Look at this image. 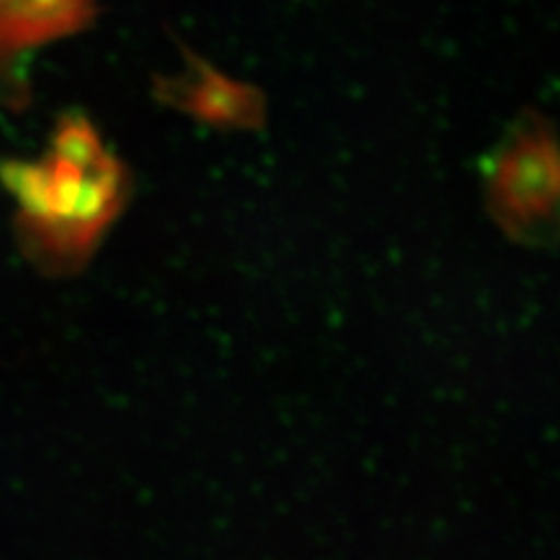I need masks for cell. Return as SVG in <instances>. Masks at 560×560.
<instances>
[{"label": "cell", "instance_id": "6da1fadb", "mask_svg": "<svg viewBox=\"0 0 560 560\" xmlns=\"http://www.w3.org/2000/svg\"><path fill=\"white\" fill-rule=\"evenodd\" d=\"M24 250L51 273L75 271L125 208L127 168L80 115L61 119L33 162L3 166Z\"/></svg>", "mask_w": 560, "mask_h": 560}, {"label": "cell", "instance_id": "7a4b0ae2", "mask_svg": "<svg viewBox=\"0 0 560 560\" xmlns=\"http://www.w3.org/2000/svg\"><path fill=\"white\" fill-rule=\"evenodd\" d=\"M483 191L490 218L521 245L560 243V136L537 113H521L486 154Z\"/></svg>", "mask_w": 560, "mask_h": 560}, {"label": "cell", "instance_id": "277c9868", "mask_svg": "<svg viewBox=\"0 0 560 560\" xmlns=\"http://www.w3.org/2000/svg\"><path fill=\"white\" fill-rule=\"evenodd\" d=\"M180 49L185 70L175 78H156V98L222 131H259L267 125V96L259 86L222 73L185 45Z\"/></svg>", "mask_w": 560, "mask_h": 560}, {"label": "cell", "instance_id": "3957f363", "mask_svg": "<svg viewBox=\"0 0 560 560\" xmlns=\"http://www.w3.org/2000/svg\"><path fill=\"white\" fill-rule=\"evenodd\" d=\"M98 0H0V105L22 110L31 90L26 59L94 22Z\"/></svg>", "mask_w": 560, "mask_h": 560}]
</instances>
